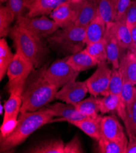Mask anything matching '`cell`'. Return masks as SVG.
Listing matches in <instances>:
<instances>
[{
  "mask_svg": "<svg viewBox=\"0 0 136 153\" xmlns=\"http://www.w3.org/2000/svg\"><path fill=\"white\" fill-rule=\"evenodd\" d=\"M45 64L34 69L25 82L22 93L20 112L36 111L56 98L57 88L45 77Z\"/></svg>",
  "mask_w": 136,
  "mask_h": 153,
  "instance_id": "6da1fadb",
  "label": "cell"
},
{
  "mask_svg": "<svg viewBox=\"0 0 136 153\" xmlns=\"http://www.w3.org/2000/svg\"><path fill=\"white\" fill-rule=\"evenodd\" d=\"M54 117L46 107L34 112H20L13 130L0 138V151L10 152L43 125L51 123Z\"/></svg>",
  "mask_w": 136,
  "mask_h": 153,
  "instance_id": "7a4b0ae2",
  "label": "cell"
},
{
  "mask_svg": "<svg viewBox=\"0 0 136 153\" xmlns=\"http://www.w3.org/2000/svg\"><path fill=\"white\" fill-rule=\"evenodd\" d=\"M9 36L13 42L16 51H20L31 60L35 68L43 66L50 50L42 38L17 24L10 27Z\"/></svg>",
  "mask_w": 136,
  "mask_h": 153,
  "instance_id": "3957f363",
  "label": "cell"
},
{
  "mask_svg": "<svg viewBox=\"0 0 136 153\" xmlns=\"http://www.w3.org/2000/svg\"><path fill=\"white\" fill-rule=\"evenodd\" d=\"M85 29L72 25L57 29L47 38L50 47L54 51L67 56L81 51L86 45Z\"/></svg>",
  "mask_w": 136,
  "mask_h": 153,
  "instance_id": "277c9868",
  "label": "cell"
},
{
  "mask_svg": "<svg viewBox=\"0 0 136 153\" xmlns=\"http://www.w3.org/2000/svg\"><path fill=\"white\" fill-rule=\"evenodd\" d=\"M23 85L12 88L9 91L10 97L4 104V118L1 126V134L6 135L11 132L17 123V119L22 105V93Z\"/></svg>",
  "mask_w": 136,
  "mask_h": 153,
  "instance_id": "5b68a950",
  "label": "cell"
},
{
  "mask_svg": "<svg viewBox=\"0 0 136 153\" xmlns=\"http://www.w3.org/2000/svg\"><path fill=\"white\" fill-rule=\"evenodd\" d=\"M35 68L31 60L16 51L7 70L9 78L8 90L23 85L29 75Z\"/></svg>",
  "mask_w": 136,
  "mask_h": 153,
  "instance_id": "8992f818",
  "label": "cell"
},
{
  "mask_svg": "<svg viewBox=\"0 0 136 153\" xmlns=\"http://www.w3.org/2000/svg\"><path fill=\"white\" fill-rule=\"evenodd\" d=\"M67 56L55 61L45 73V78L57 89L73 80H76L79 74L67 63Z\"/></svg>",
  "mask_w": 136,
  "mask_h": 153,
  "instance_id": "52a82bcc",
  "label": "cell"
},
{
  "mask_svg": "<svg viewBox=\"0 0 136 153\" xmlns=\"http://www.w3.org/2000/svg\"><path fill=\"white\" fill-rule=\"evenodd\" d=\"M16 24L42 39L50 36L60 28L54 20L46 15L33 18L22 15L16 19Z\"/></svg>",
  "mask_w": 136,
  "mask_h": 153,
  "instance_id": "ba28073f",
  "label": "cell"
},
{
  "mask_svg": "<svg viewBox=\"0 0 136 153\" xmlns=\"http://www.w3.org/2000/svg\"><path fill=\"white\" fill-rule=\"evenodd\" d=\"M112 69L106 62L98 64L97 70L92 76L85 80L88 92L92 96L108 95V90L110 82Z\"/></svg>",
  "mask_w": 136,
  "mask_h": 153,
  "instance_id": "9c48e42d",
  "label": "cell"
},
{
  "mask_svg": "<svg viewBox=\"0 0 136 153\" xmlns=\"http://www.w3.org/2000/svg\"><path fill=\"white\" fill-rule=\"evenodd\" d=\"M80 4L73 3L70 0L56 7L49 15L50 18L55 22L60 28L74 25L80 9Z\"/></svg>",
  "mask_w": 136,
  "mask_h": 153,
  "instance_id": "30bf717a",
  "label": "cell"
},
{
  "mask_svg": "<svg viewBox=\"0 0 136 153\" xmlns=\"http://www.w3.org/2000/svg\"><path fill=\"white\" fill-rule=\"evenodd\" d=\"M88 91L85 81L81 82L73 80L57 91L56 99L67 104L75 105L83 100Z\"/></svg>",
  "mask_w": 136,
  "mask_h": 153,
  "instance_id": "8fae6325",
  "label": "cell"
},
{
  "mask_svg": "<svg viewBox=\"0 0 136 153\" xmlns=\"http://www.w3.org/2000/svg\"><path fill=\"white\" fill-rule=\"evenodd\" d=\"M101 128L102 137L120 143L128 144L124 129L115 115L102 117Z\"/></svg>",
  "mask_w": 136,
  "mask_h": 153,
  "instance_id": "7c38bea8",
  "label": "cell"
},
{
  "mask_svg": "<svg viewBox=\"0 0 136 153\" xmlns=\"http://www.w3.org/2000/svg\"><path fill=\"white\" fill-rule=\"evenodd\" d=\"M104 40L108 60L112 64L113 68L118 69L120 48L116 36L115 22L106 25Z\"/></svg>",
  "mask_w": 136,
  "mask_h": 153,
  "instance_id": "4fadbf2b",
  "label": "cell"
},
{
  "mask_svg": "<svg viewBox=\"0 0 136 153\" xmlns=\"http://www.w3.org/2000/svg\"><path fill=\"white\" fill-rule=\"evenodd\" d=\"M48 111L54 116L59 118L52 120L51 123L55 121H67L80 120L87 116L79 112L74 105L70 104H64L57 102L54 104L48 105L47 107Z\"/></svg>",
  "mask_w": 136,
  "mask_h": 153,
  "instance_id": "5bb4252c",
  "label": "cell"
},
{
  "mask_svg": "<svg viewBox=\"0 0 136 153\" xmlns=\"http://www.w3.org/2000/svg\"><path fill=\"white\" fill-rule=\"evenodd\" d=\"M68 0H25L27 13L25 16L30 18L49 15L59 5Z\"/></svg>",
  "mask_w": 136,
  "mask_h": 153,
  "instance_id": "9a60e30c",
  "label": "cell"
},
{
  "mask_svg": "<svg viewBox=\"0 0 136 153\" xmlns=\"http://www.w3.org/2000/svg\"><path fill=\"white\" fill-rule=\"evenodd\" d=\"M123 81L136 85V56L129 50L120 51L119 68Z\"/></svg>",
  "mask_w": 136,
  "mask_h": 153,
  "instance_id": "2e32d148",
  "label": "cell"
},
{
  "mask_svg": "<svg viewBox=\"0 0 136 153\" xmlns=\"http://www.w3.org/2000/svg\"><path fill=\"white\" fill-rule=\"evenodd\" d=\"M101 119L102 116L98 114L94 116H87L80 120L71 121L68 123L77 126L85 134L98 141L102 137Z\"/></svg>",
  "mask_w": 136,
  "mask_h": 153,
  "instance_id": "e0dca14e",
  "label": "cell"
},
{
  "mask_svg": "<svg viewBox=\"0 0 136 153\" xmlns=\"http://www.w3.org/2000/svg\"><path fill=\"white\" fill-rule=\"evenodd\" d=\"M100 0H85L81 3L77 19L74 25L86 27L98 13Z\"/></svg>",
  "mask_w": 136,
  "mask_h": 153,
  "instance_id": "ac0fdd59",
  "label": "cell"
},
{
  "mask_svg": "<svg viewBox=\"0 0 136 153\" xmlns=\"http://www.w3.org/2000/svg\"><path fill=\"white\" fill-rule=\"evenodd\" d=\"M67 63L78 72L83 71L97 66L98 62L84 49L81 51L67 56Z\"/></svg>",
  "mask_w": 136,
  "mask_h": 153,
  "instance_id": "d6986e66",
  "label": "cell"
},
{
  "mask_svg": "<svg viewBox=\"0 0 136 153\" xmlns=\"http://www.w3.org/2000/svg\"><path fill=\"white\" fill-rule=\"evenodd\" d=\"M106 25L98 14L85 29L86 45L103 40L106 33Z\"/></svg>",
  "mask_w": 136,
  "mask_h": 153,
  "instance_id": "ffe728a7",
  "label": "cell"
},
{
  "mask_svg": "<svg viewBox=\"0 0 136 153\" xmlns=\"http://www.w3.org/2000/svg\"><path fill=\"white\" fill-rule=\"evenodd\" d=\"M65 143L61 139H51L42 142L27 149L29 153H64Z\"/></svg>",
  "mask_w": 136,
  "mask_h": 153,
  "instance_id": "44dd1931",
  "label": "cell"
},
{
  "mask_svg": "<svg viewBox=\"0 0 136 153\" xmlns=\"http://www.w3.org/2000/svg\"><path fill=\"white\" fill-rule=\"evenodd\" d=\"M116 36L119 43L120 51L129 50L132 52L133 46L130 30L126 25V20L115 22Z\"/></svg>",
  "mask_w": 136,
  "mask_h": 153,
  "instance_id": "7402d4cb",
  "label": "cell"
},
{
  "mask_svg": "<svg viewBox=\"0 0 136 153\" xmlns=\"http://www.w3.org/2000/svg\"><path fill=\"white\" fill-rule=\"evenodd\" d=\"M79 112L85 116H94L100 112V98L95 96L82 100L80 102L74 105Z\"/></svg>",
  "mask_w": 136,
  "mask_h": 153,
  "instance_id": "603a6c76",
  "label": "cell"
},
{
  "mask_svg": "<svg viewBox=\"0 0 136 153\" xmlns=\"http://www.w3.org/2000/svg\"><path fill=\"white\" fill-rule=\"evenodd\" d=\"M123 122L128 137H136V87L135 86L133 100L126 110V117Z\"/></svg>",
  "mask_w": 136,
  "mask_h": 153,
  "instance_id": "cb8c5ba5",
  "label": "cell"
},
{
  "mask_svg": "<svg viewBox=\"0 0 136 153\" xmlns=\"http://www.w3.org/2000/svg\"><path fill=\"white\" fill-rule=\"evenodd\" d=\"M98 152L101 153H126L128 144L101 137L98 140Z\"/></svg>",
  "mask_w": 136,
  "mask_h": 153,
  "instance_id": "d4e9b609",
  "label": "cell"
},
{
  "mask_svg": "<svg viewBox=\"0 0 136 153\" xmlns=\"http://www.w3.org/2000/svg\"><path fill=\"white\" fill-rule=\"evenodd\" d=\"M14 56L4 38L0 40V79L3 80L5 74L7 73L8 67Z\"/></svg>",
  "mask_w": 136,
  "mask_h": 153,
  "instance_id": "484cf974",
  "label": "cell"
},
{
  "mask_svg": "<svg viewBox=\"0 0 136 153\" xmlns=\"http://www.w3.org/2000/svg\"><path fill=\"white\" fill-rule=\"evenodd\" d=\"M16 19L15 14L6 6L0 7V36L4 38L9 36L10 25Z\"/></svg>",
  "mask_w": 136,
  "mask_h": 153,
  "instance_id": "4316f807",
  "label": "cell"
},
{
  "mask_svg": "<svg viewBox=\"0 0 136 153\" xmlns=\"http://www.w3.org/2000/svg\"><path fill=\"white\" fill-rule=\"evenodd\" d=\"M90 56L99 63L108 60L104 40L90 43L84 49Z\"/></svg>",
  "mask_w": 136,
  "mask_h": 153,
  "instance_id": "83f0119b",
  "label": "cell"
},
{
  "mask_svg": "<svg viewBox=\"0 0 136 153\" xmlns=\"http://www.w3.org/2000/svg\"><path fill=\"white\" fill-rule=\"evenodd\" d=\"M98 14L106 25L114 22L115 21V11L112 0H100Z\"/></svg>",
  "mask_w": 136,
  "mask_h": 153,
  "instance_id": "f1b7e54d",
  "label": "cell"
},
{
  "mask_svg": "<svg viewBox=\"0 0 136 153\" xmlns=\"http://www.w3.org/2000/svg\"><path fill=\"white\" fill-rule=\"evenodd\" d=\"M123 84V78L119 70L112 68L108 95L114 94L120 97L122 95Z\"/></svg>",
  "mask_w": 136,
  "mask_h": 153,
  "instance_id": "f546056e",
  "label": "cell"
},
{
  "mask_svg": "<svg viewBox=\"0 0 136 153\" xmlns=\"http://www.w3.org/2000/svg\"><path fill=\"white\" fill-rule=\"evenodd\" d=\"M6 6L15 14L16 19L22 16L25 8V0H6Z\"/></svg>",
  "mask_w": 136,
  "mask_h": 153,
  "instance_id": "4dcf8cb0",
  "label": "cell"
},
{
  "mask_svg": "<svg viewBox=\"0 0 136 153\" xmlns=\"http://www.w3.org/2000/svg\"><path fill=\"white\" fill-rule=\"evenodd\" d=\"M132 0H119L116 8L115 21L126 20V14Z\"/></svg>",
  "mask_w": 136,
  "mask_h": 153,
  "instance_id": "1f68e13d",
  "label": "cell"
},
{
  "mask_svg": "<svg viewBox=\"0 0 136 153\" xmlns=\"http://www.w3.org/2000/svg\"><path fill=\"white\" fill-rule=\"evenodd\" d=\"M83 149L80 139L78 135H75L65 146L64 153H82Z\"/></svg>",
  "mask_w": 136,
  "mask_h": 153,
  "instance_id": "d6a6232c",
  "label": "cell"
},
{
  "mask_svg": "<svg viewBox=\"0 0 136 153\" xmlns=\"http://www.w3.org/2000/svg\"><path fill=\"white\" fill-rule=\"evenodd\" d=\"M126 23L128 28L136 24V0H132L126 14Z\"/></svg>",
  "mask_w": 136,
  "mask_h": 153,
  "instance_id": "836d02e7",
  "label": "cell"
},
{
  "mask_svg": "<svg viewBox=\"0 0 136 153\" xmlns=\"http://www.w3.org/2000/svg\"><path fill=\"white\" fill-rule=\"evenodd\" d=\"M126 153H136V137H129Z\"/></svg>",
  "mask_w": 136,
  "mask_h": 153,
  "instance_id": "e575fe53",
  "label": "cell"
},
{
  "mask_svg": "<svg viewBox=\"0 0 136 153\" xmlns=\"http://www.w3.org/2000/svg\"><path fill=\"white\" fill-rule=\"evenodd\" d=\"M129 29L130 30V34H131L132 42V46H133L132 52L134 53L136 49V24L133 25Z\"/></svg>",
  "mask_w": 136,
  "mask_h": 153,
  "instance_id": "d590c367",
  "label": "cell"
},
{
  "mask_svg": "<svg viewBox=\"0 0 136 153\" xmlns=\"http://www.w3.org/2000/svg\"><path fill=\"white\" fill-rule=\"evenodd\" d=\"M118 1H119V0H112V3L113 6H114V7L115 11V15H116V8H117V4H118Z\"/></svg>",
  "mask_w": 136,
  "mask_h": 153,
  "instance_id": "8d00e7d4",
  "label": "cell"
},
{
  "mask_svg": "<svg viewBox=\"0 0 136 153\" xmlns=\"http://www.w3.org/2000/svg\"><path fill=\"white\" fill-rule=\"evenodd\" d=\"M70 1L73 3H77V4H80L84 1L85 0H70Z\"/></svg>",
  "mask_w": 136,
  "mask_h": 153,
  "instance_id": "74e56055",
  "label": "cell"
},
{
  "mask_svg": "<svg viewBox=\"0 0 136 153\" xmlns=\"http://www.w3.org/2000/svg\"><path fill=\"white\" fill-rule=\"evenodd\" d=\"M4 108H3V106L2 105H1V114H2V113H3V109Z\"/></svg>",
  "mask_w": 136,
  "mask_h": 153,
  "instance_id": "f35d334b",
  "label": "cell"
},
{
  "mask_svg": "<svg viewBox=\"0 0 136 153\" xmlns=\"http://www.w3.org/2000/svg\"><path fill=\"white\" fill-rule=\"evenodd\" d=\"M134 54H135V56H136V49H135V51H134Z\"/></svg>",
  "mask_w": 136,
  "mask_h": 153,
  "instance_id": "ab89813d",
  "label": "cell"
}]
</instances>
